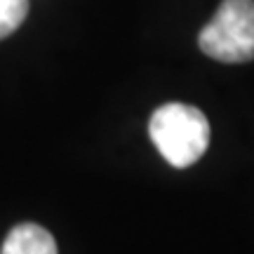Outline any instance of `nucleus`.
Instances as JSON below:
<instances>
[{
    "label": "nucleus",
    "instance_id": "obj_3",
    "mask_svg": "<svg viewBox=\"0 0 254 254\" xmlns=\"http://www.w3.org/2000/svg\"><path fill=\"white\" fill-rule=\"evenodd\" d=\"M0 254H59L57 240L38 224H19L7 233Z\"/></svg>",
    "mask_w": 254,
    "mask_h": 254
},
{
    "label": "nucleus",
    "instance_id": "obj_2",
    "mask_svg": "<svg viewBox=\"0 0 254 254\" xmlns=\"http://www.w3.org/2000/svg\"><path fill=\"white\" fill-rule=\"evenodd\" d=\"M200 50L224 64L254 59V0H224L198 36Z\"/></svg>",
    "mask_w": 254,
    "mask_h": 254
},
{
    "label": "nucleus",
    "instance_id": "obj_4",
    "mask_svg": "<svg viewBox=\"0 0 254 254\" xmlns=\"http://www.w3.org/2000/svg\"><path fill=\"white\" fill-rule=\"evenodd\" d=\"M28 14V0H0V40L14 33Z\"/></svg>",
    "mask_w": 254,
    "mask_h": 254
},
{
    "label": "nucleus",
    "instance_id": "obj_1",
    "mask_svg": "<svg viewBox=\"0 0 254 254\" xmlns=\"http://www.w3.org/2000/svg\"><path fill=\"white\" fill-rule=\"evenodd\" d=\"M148 134L172 167L198 163L209 146V123L205 113L189 104H165L148 120Z\"/></svg>",
    "mask_w": 254,
    "mask_h": 254
}]
</instances>
